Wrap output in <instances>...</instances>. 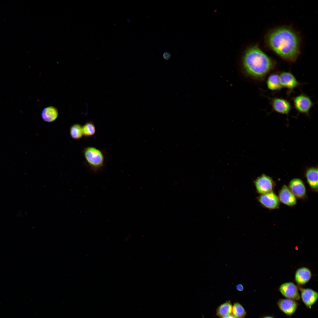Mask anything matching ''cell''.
<instances>
[{"mask_svg":"<svg viewBox=\"0 0 318 318\" xmlns=\"http://www.w3.org/2000/svg\"><path fill=\"white\" fill-rule=\"evenodd\" d=\"M267 45L283 59L295 61L300 52L299 37L296 32L287 27H281L270 31L266 37Z\"/></svg>","mask_w":318,"mask_h":318,"instance_id":"1","label":"cell"},{"mask_svg":"<svg viewBox=\"0 0 318 318\" xmlns=\"http://www.w3.org/2000/svg\"><path fill=\"white\" fill-rule=\"evenodd\" d=\"M242 62L246 73L252 78L260 80H264L276 66L275 62L256 46L246 50Z\"/></svg>","mask_w":318,"mask_h":318,"instance_id":"2","label":"cell"},{"mask_svg":"<svg viewBox=\"0 0 318 318\" xmlns=\"http://www.w3.org/2000/svg\"><path fill=\"white\" fill-rule=\"evenodd\" d=\"M85 161L90 169L96 173L104 166L106 157L104 151L93 146H88L83 150Z\"/></svg>","mask_w":318,"mask_h":318,"instance_id":"3","label":"cell"},{"mask_svg":"<svg viewBox=\"0 0 318 318\" xmlns=\"http://www.w3.org/2000/svg\"><path fill=\"white\" fill-rule=\"evenodd\" d=\"M294 107L299 113L309 116V111L314 103L310 98L303 93L292 98Z\"/></svg>","mask_w":318,"mask_h":318,"instance_id":"4","label":"cell"},{"mask_svg":"<svg viewBox=\"0 0 318 318\" xmlns=\"http://www.w3.org/2000/svg\"><path fill=\"white\" fill-rule=\"evenodd\" d=\"M254 184L257 192L261 195L273 191L275 185L272 179L265 174L258 177Z\"/></svg>","mask_w":318,"mask_h":318,"instance_id":"5","label":"cell"},{"mask_svg":"<svg viewBox=\"0 0 318 318\" xmlns=\"http://www.w3.org/2000/svg\"><path fill=\"white\" fill-rule=\"evenodd\" d=\"M279 74L281 85L282 88L287 89L288 95L292 92L294 89L301 85L295 76L289 71H283Z\"/></svg>","mask_w":318,"mask_h":318,"instance_id":"6","label":"cell"},{"mask_svg":"<svg viewBox=\"0 0 318 318\" xmlns=\"http://www.w3.org/2000/svg\"><path fill=\"white\" fill-rule=\"evenodd\" d=\"M268 98L273 111L280 114L288 115L292 108L289 101L281 97Z\"/></svg>","mask_w":318,"mask_h":318,"instance_id":"7","label":"cell"},{"mask_svg":"<svg viewBox=\"0 0 318 318\" xmlns=\"http://www.w3.org/2000/svg\"><path fill=\"white\" fill-rule=\"evenodd\" d=\"M257 200L262 206L269 209H277L279 206L280 201L278 196L273 191L261 195Z\"/></svg>","mask_w":318,"mask_h":318,"instance_id":"8","label":"cell"},{"mask_svg":"<svg viewBox=\"0 0 318 318\" xmlns=\"http://www.w3.org/2000/svg\"><path fill=\"white\" fill-rule=\"evenodd\" d=\"M279 289L282 295L286 298L296 301L300 299L298 288L293 282L283 283L280 286Z\"/></svg>","mask_w":318,"mask_h":318,"instance_id":"9","label":"cell"},{"mask_svg":"<svg viewBox=\"0 0 318 318\" xmlns=\"http://www.w3.org/2000/svg\"><path fill=\"white\" fill-rule=\"evenodd\" d=\"M277 305L283 313L287 316H291L297 311L299 304L296 300L285 298L279 299L277 302Z\"/></svg>","mask_w":318,"mask_h":318,"instance_id":"10","label":"cell"},{"mask_svg":"<svg viewBox=\"0 0 318 318\" xmlns=\"http://www.w3.org/2000/svg\"><path fill=\"white\" fill-rule=\"evenodd\" d=\"M300 298L306 307L311 309L316 302L318 299V293L315 290L309 288H299Z\"/></svg>","mask_w":318,"mask_h":318,"instance_id":"11","label":"cell"},{"mask_svg":"<svg viewBox=\"0 0 318 318\" xmlns=\"http://www.w3.org/2000/svg\"><path fill=\"white\" fill-rule=\"evenodd\" d=\"M288 187L296 198L302 199L306 196L305 186L300 179L295 178L292 179L289 183Z\"/></svg>","mask_w":318,"mask_h":318,"instance_id":"12","label":"cell"},{"mask_svg":"<svg viewBox=\"0 0 318 318\" xmlns=\"http://www.w3.org/2000/svg\"><path fill=\"white\" fill-rule=\"evenodd\" d=\"M278 197L280 201L289 206H293L297 203L296 198L288 186L284 185L279 191Z\"/></svg>","mask_w":318,"mask_h":318,"instance_id":"13","label":"cell"},{"mask_svg":"<svg viewBox=\"0 0 318 318\" xmlns=\"http://www.w3.org/2000/svg\"><path fill=\"white\" fill-rule=\"evenodd\" d=\"M307 183L311 189L314 191H318V169L315 167L308 168L305 173Z\"/></svg>","mask_w":318,"mask_h":318,"instance_id":"14","label":"cell"},{"mask_svg":"<svg viewBox=\"0 0 318 318\" xmlns=\"http://www.w3.org/2000/svg\"><path fill=\"white\" fill-rule=\"evenodd\" d=\"M312 275L311 272L309 269L305 267H301L296 272L295 281L299 285L304 284L309 281Z\"/></svg>","mask_w":318,"mask_h":318,"instance_id":"15","label":"cell"},{"mask_svg":"<svg viewBox=\"0 0 318 318\" xmlns=\"http://www.w3.org/2000/svg\"><path fill=\"white\" fill-rule=\"evenodd\" d=\"M58 111L53 106H49L44 108L41 113V117L43 120L47 122H52L55 120L58 116Z\"/></svg>","mask_w":318,"mask_h":318,"instance_id":"16","label":"cell"},{"mask_svg":"<svg viewBox=\"0 0 318 318\" xmlns=\"http://www.w3.org/2000/svg\"><path fill=\"white\" fill-rule=\"evenodd\" d=\"M266 85L268 89L272 91L281 90L282 87L280 82L279 74L274 72L270 74L267 79Z\"/></svg>","mask_w":318,"mask_h":318,"instance_id":"17","label":"cell"},{"mask_svg":"<svg viewBox=\"0 0 318 318\" xmlns=\"http://www.w3.org/2000/svg\"><path fill=\"white\" fill-rule=\"evenodd\" d=\"M232 305L229 301H227L221 304L217 308L216 314L219 317H222L231 314Z\"/></svg>","mask_w":318,"mask_h":318,"instance_id":"18","label":"cell"},{"mask_svg":"<svg viewBox=\"0 0 318 318\" xmlns=\"http://www.w3.org/2000/svg\"><path fill=\"white\" fill-rule=\"evenodd\" d=\"M231 314L236 318H245L246 312L242 305L236 302L233 306Z\"/></svg>","mask_w":318,"mask_h":318,"instance_id":"19","label":"cell"},{"mask_svg":"<svg viewBox=\"0 0 318 318\" xmlns=\"http://www.w3.org/2000/svg\"><path fill=\"white\" fill-rule=\"evenodd\" d=\"M69 133L71 137L74 140H79L83 135L82 127L78 124L72 125L70 127Z\"/></svg>","mask_w":318,"mask_h":318,"instance_id":"20","label":"cell"},{"mask_svg":"<svg viewBox=\"0 0 318 318\" xmlns=\"http://www.w3.org/2000/svg\"><path fill=\"white\" fill-rule=\"evenodd\" d=\"M83 135L86 137H91L96 132L95 126L93 122L89 121L86 122L82 126Z\"/></svg>","mask_w":318,"mask_h":318,"instance_id":"21","label":"cell"},{"mask_svg":"<svg viewBox=\"0 0 318 318\" xmlns=\"http://www.w3.org/2000/svg\"><path fill=\"white\" fill-rule=\"evenodd\" d=\"M163 59L165 60H168L170 59L171 57L170 53L168 52H164L163 54Z\"/></svg>","mask_w":318,"mask_h":318,"instance_id":"22","label":"cell"},{"mask_svg":"<svg viewBox=\"0 0 318 318\" xmlns=\"http://www.w3.org/2000/svg\"><path fill=\"white\" fill-rule=\"evenodd\" d=\"M236 289L239 291H242L244 289V287L242 284H237L236 286Z\"/></svg>","mask_w":318,"mask_h":318,"instance_id":"23","label":"cell"},{"mask_svg":"<svg viewBox=\"0 0 318 318\" xmlns=\"http://www.w3.org/2000/svg\"><path fill=\"white\" fill-rule=\"evenodd\" d=\"M221 318H236L232 314H230L229 315L226 316Z\"/></svg>","mask_w":318,"mask_h":318,"instance_id":"24","label":"cell"},{"mask_svg":"<svg viewBox=\"0 0 318 318\" xmlns=\"http://www.w3.org/2000/svg\"><path fill=\"white\" fill-rule=\"evenodd\" d=\"M261 318H276L273 316L271 315H266L262 317Z\"/></svg>","mask_w":318,"mask_h":318,"instance_id":"25","label":"cell"}]
</instances>
